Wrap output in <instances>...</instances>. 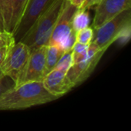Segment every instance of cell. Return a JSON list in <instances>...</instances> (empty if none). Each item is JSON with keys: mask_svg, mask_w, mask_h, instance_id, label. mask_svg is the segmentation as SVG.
I'll use <instances>...</instances> for the list:
<instances>
[{"mask_svg": "<svg viewBox=\"0 0 131 131\" xmlns=\"http://www.w3.org/2000/svg\"><path fill=\"white\" fill-rule=\"evenodd\" d=\"M58 99L45 88L42 81H26L13 86L0 95V111L23 110Z\"/></svg>", "mask_w": 131, "mask_h": 131, "instance_id": "cell-1", "label": "cell"}, {"mask_svg": "<svg viewBox=\"0 0 131 131\" xmlns=\"http://www.w3.org/2000/svg\"><path fill=\"white\" fill-rule=\"evenodd\" d=\"M65 1L54 0L36 19L20 41L25 43L31 51L41 46L48 45Z\"/></svg>", "mask_w": 131, "mask_h": 131, "instance_id": "cell-2", "label": "cell"}, {"mask_svg": "<svg viewBox=\"0 0 131 131\" xmlns=\"http://www.w3.org/2000/svg\"><path fill=\"white\" fill-rule=\"evenodd\" d=\"M94 31L96 33L93 41L100 49L107 50L117 41L126 45L130 38L131 8L123 11Z\"/></svg>", "mask_w": 131, "mask_h": 131, "instance_id": "cell-3", "label": "cell"}, {"mask_svg": "<svg viewBox=\"0 0 131 131\" xmlns=\"http://www.w3.org/2000/svg\"><path fill=\"white\" fill-rule=\"evenodd\" d=\"M77 10L78 8L71 4L70 1H65L48 45L59 46L65 51L72 48L75 42V33L72 30V18Z\"/></svg>", "mask_w": 131, "mask_h": 131, "instance_id": "cell-4", "label": "cell"}, {"mask_svg": "<svg viewBox=\"0 0 131 131\" xmlns=\"http://www.w3.org/2000/svg\"><path fill=\"white\" fill-rule=\"evenodd\" d=\"M31 53L30 48L23 42L12 45L1 64L0 69L4 76L8 77L15 85L18 84L25 71Z\"/></svg>", "mask_w": 131, "mask_h": 131, "instance_id": "cell-5", "label": "cell"}, {"mask_svg": "<svg viewBox=\"0 0 131 131\" xmlns=\"http://www.w3.org/2000/svg\"><path fill=\"white\" fill-rule=\"evenodd\" d=\"M106 51L105 49H100L93 41L90 43L86 58L74 64L66 74L74 88L84 82L91 76Z\"/></svg>", "mask_w": 131, "mask_h": 131, "instance_id": "cell-6", "label": "cell"}, {"mask_svg": "<svg viewBox=\"0 0 131 131\" xmlns=\"http://www.w3.org/2000/svg\"><path fill=\"white\" fill-rule=\"evenodd\" d=\"M28 0H0V31L14 35Z\"/></svg>", "mask_w": 131, "mask_h": 131, "instance_id": "cell-7", "label": "cell"}, {"mask_svg": "<svg viewBox=\"0 0 131 131\" xmlns=\"http://www.w3.org/2000/svg\"><path fill=\"white\" fill-rule=\"evenodd\" d=\"M131 8V0H100L96 5L92 28L96 30L123 11Z\"/></svg>", "mask_w": 131, "mask_h": 131, "instance_id": "cell-8", "label": "cell"}, {"mask_svg": "<svg viewBox=\"0 0 131 131\" xmlns=\"http://www.w3.org/2000/svg\"><path fill=\"white\" fill-rule=\"evenodd\" d=\"M54 1V0H28L22 18L13 35L15 42L21 41L36 19Z\"/></svg>", "mask_w": 131, "mask_h": 131, "instance_id": "cell-9", "label": "cell"}, {"mask_svg": "<svg viewBox=\"0 0 131 131\" xmlns=\"http://www.w3.org/2000/svg\"><path fill=\"white\" fill-rule=\"evenodd\" d=\"M47 45L31 51L26 68L19 84L26 81H42L45 76V52Z\"/></svg>", "mask_w": 131, "mask_h": 131, "instance_id": "cell-10", "label": "cell"}, {"mask_svg": "<svg viewBox=\"0 0 131 131\" xmlns=\"http://www.w3.org/2000/svg\"><path fill=\"white\" fill-rule=\"evenodd\" d=\"M66 74L62 71L53 69L45 76L42 81L45 88L50 94L58 98L66 94L74 88L73 84L67 78Z\"/></svg>", "mask_w": 131, "mask_h": 131, "instance_id": "cell-11", "label": "cell"}, {"mask_svg": "<svg viewBox=\"0 0 131 131\" xmlns=\"http://www.w3.org/2000/svg\"><path fill=\"white\" fill-rule=\"evenodd\" d=\"M65 51L64 49L59 46L54 45H47L45 52V75L54 69Z\"/></svg>", "mask_w": 131, "mask_h": 131, "instance_id": "cell-12", "label": "cell"}, {"mask_svg": "<svg viewBox=\"0 0 131 131\" xmlns=\"http://www.w3.org/2000/svg\"><path fill=\"white\" fill-rule=\"evenodd\" d=\"M90 13L88 10L78 8L72 18V30L74 33L88 27L90 24Z\"/></svg>", "mask_w": 131, "mask_h": 131, "instance_id": "cell-13", "label": "cell"}, {"mask_svg": "<svg viewBox=\"0 0 131 131\" xmlns=\"http://www.w3.org/2000/svg\"><path fill=\"white\" fill-rule=\"evenodd\" d=\"M89 45H84V44H81V43H78L76 41L74 42V44L71 48L74 64L78 63L86 58Z\"/></svg>", "mask_w": 131, "mask_h": 131, "instance_id": "cell-14", "label": "cell"}, {"mask_svg": "<svg viewBox=\"0 0 131 131\" xmlns=\"http://www.w3.org/2000/svg\"><path fill=\"white\" fill-rule=\"evenodd\" d=\"M94 35V29L87 27L75 33V41L84 45H89L93 41Z\"/></svg>", "mask_w": 131, "mask_h": 131, "instance_id": "cell-15", "label": "cell"}, {"mask_svg": "<svg viewBox=\"0 0 131 131\" xmlns=\"http://www.w3.org/2000/svg\"><path fill=\"white\" fill-rule=\"evenodd\" d=\"M73 64H74L73 54H72V50L71 49L65 51L64 55L61 58V59L58 62L54 69H58L67 73Z\"/></svg>", "mask_w": 131, "mask_h": 131, "instance_id": "cell-16", "label": "cell"}, {"mask_svg": "<svg viewBox=\"0 0 131 131\" xmlns=\"http://www.w3.org/2000/svg\"><path fill=\"white\" fill-rule=\"evenodd\" d=\"M15 43L13 35L5 32L0 31V48L3 47H10Z\"/></svg>", "mask_w": 131, "mask_h": 131, "instance_id": "cell-17", "label": "cell"}, {"mask_svg": "<svg viewBox=\"0 0 131 131\" xmlns=\"http://www.w3.org/2000/svg\"><path fill=\"white\" fill-rule=\"evenodd\" d=\"M15 83L8 78V77H3L0 79V95L6 91L8 89L15 86Z\"/></svg>", "mask_w": 131, "mask_h": 131, "instance_id": "cell-18", "label": "cell"}, {"mask_svg": "<svg viewBox=\"0 0 131 131\" xmlns=\"http://www.w3.org/2000/svg\"><path fill=\"white\" fill-rule=\"evenodd\" d=\"M10 47H3V48H0V67H1V64H2L3 61L5 60L6 55H7L8 51V49H9ZM3 77H5V76L3 75V74L2 73L1 69H0V79L2 78Z\"/></svg>", "mask_w": 131, "mask_h": 131, "instance_id": "cell-19", "label": "cell"}, {"mask_svg": "<svg viewBox=\"0 0 131 131\" xmlns=\"http://www.w3.org/2000/svg\"><path fill=\"white\" fill-rule=\"evenodd\" d=\"M99 1L100 0H85L79 8L84 9V10H89L91 8L96 5L98 3Z\"/></svg>", "mask_w": 131, "mask_h": 131, "instance_id": "cell-20", "label": "cell"}, {"mask_svg": "<svg viewBox=\"0 0 131 131\" xmlns=\"http://www.w3.org/2000/svg\"><path fill=\"white\" fill-rule=\"evenodd\" d=\"M85 0H71L70 2H71V4H73L74 6H76L78 8H79L81 6V5L84 3V2Z\"/></svg>", "mask_w": 131, "mask_h": 131, "instance_id": "cell-21", "label": "cell"}, {"mask_svg": "<svg viewBox=\"0 0 131 131\" xmlns=\"http://www.w3.org/2000/svg\"><path fill=\"white\" fill-rule=\"evenodd\" d=\"M68 1H71V0H68Z\"/></svg>", "mask_w": 131, "mask_h": 131, "instance_id": "cell-22", "label": "cell"}]
</instances>
